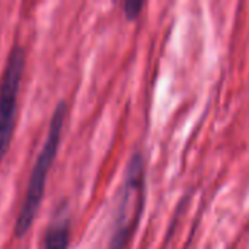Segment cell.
I'll return each mask as SVG.
<instances>
[{"label":"cell","mask_w":249,"mask_h":249,"mask_svg":"<svg viewBox=\"0 0 249 249\" xmlns=\"http://www.w3.org/2000/svg\"><path fill=\"white\" fill-rule=\"evenodd\" d=\"M66 115H67V105H66V102L61 101L53 112L47 139H45L42 149L36 158L35 165H34V169H32V174H31V178L28 182V188L25 193V200L20 206V212L16 219L15 235L18 238H22L26 235V232L29 231L31 225L38 213V209L41 206L47 177H48V172L53 166L55 156H57V150L60 146Z\"/></svg>","instance_id":"6da1fadb"},{"label":"cell","mask_w":249,"mask_h":249,"mask_svg":"<svg viewBox=\"0 0 249 249\" xmlns=\"http://www.w3.org/2000/svg\"><path fill=\"white\" fill-rule=\"evenodd\" d=\"M144 203V163L137 153L131 158L125 179L121 190V197L117 209L115 225L108 249H124L139 219Z\"/></svg>","instance_id":"7a4b0ae2"},{"label":"cell","mask_w":249,"mask_h":249,"mask_svg":"<svg viewBox=\"0 0 249 249\" xmlns=\"http://www.w3.org/2000/svg\"><path fill=\"white\" fill-rule=\"evenodd\" d=\"M25 60V50L19 45L13 47L0 79V163L7 153L15 130L18 96Z\"/></svg>","instance_id":"3957f363"},{"label":"cell","mask_w":249,"mask_h":249,"mask_svg":"<svg viewBox=\"0 0 249 249\" xmlns=\"http://www.w3.org/2000/svg\"><path fill=\"white\" fill-rule=\"evenodd\" d=\"M69 220L57 219L45 232L42 249H69Z\"/></svg>","instance_id":"277c9868"},{"label":"cell","mask_w":249,"mask_h":249,"mask_svg":"<svg viewBox=\"0 0 249 249\" xmlns=\"http://www.w3.org/2000/svg\"><path fill=\"white\" fill-rule=\"evenodd\" d=\"M124 12L128 19H136L143 7V1H125L124 4Z\"/></svg>","instance_id":"5b68a950"}]
</instances>
